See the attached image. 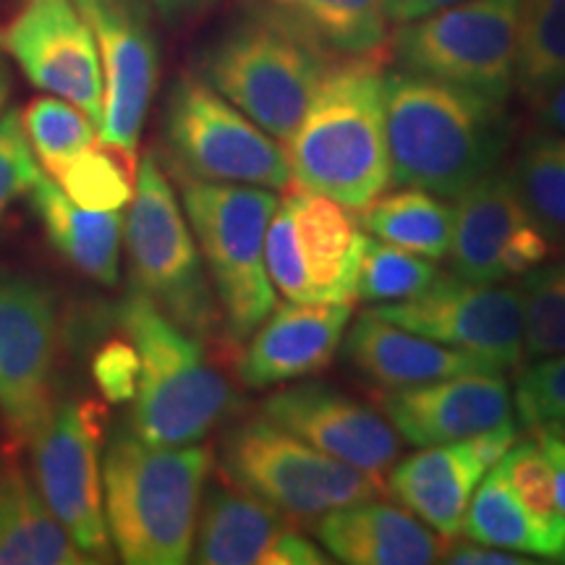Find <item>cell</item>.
<instances>
[{"instance_id": "1", "label": "cell", "mask_w": 565, "mask_h": 565, "mask_svg": "<svg viewBox=\"0 0 565 565\" xmlns=\"http://www.w3.org/2000/svg\"><path fill=\"white\" fill-rule=\"evenodd\" d=\"M385 126L391 181L456 200L500 168L511 141L505 103L404 68L385 76Z\"/></svg>"}, {"instance_id": "2", "label": "cell", "mask_w": 565, "mask_h": 565, "mask_svg": "<svg viewBox=\"0 0 565 565\" xmlns=\"http://www.w3.org/2000/svg\"><path fill=\"white\" fill-rule=\"evenodd\" d=\"M385 76L380 53L333 61L286 141L296 189L330 196L353 212L385 194L393 183Z\"/></svg>"}, {"instance_id": "3", "label": "cell", "mask_w": 565, "mask_h": 565, "mask_svg": "<svg viewBox=\"0 0 565 565\" xmlns=\"http://www.w3.org/2000/svg\"><path fill=\"white\" fill-rule=\"evenodd\" d=\"M212 454L196 445H152L116 429L103 458L105 519L116 553L129 565L192 561Z\"/></svg>"}, {"instance_id": "4", "label": "cell", "mask_w": 565, "mask_h": 565, "mask_svg": "<svg viewBox=\"0 0 565 565\" xmlns=\"http://www.w3.org/2000/svg\"><path fill=\"white\" fill-rule=\"evenodd\" d=\"M118 324L139 353V385L129 427L152 445H196L236 412L238 398L204 356L200 335L168 317L145 291L129 288Z\"/></svg>"}, {"instance_id": "5", "label": "cell", "mask_w": 565, "mask_h": 565, "mask_svg": "<svg viewBox=\"0 0 565 565\" xmlns=\"http://www.w3.org/2000/svg\"><path fill=\"white\" fill-rule=\"evenodd\" d=\"M335 58L265 6L212 42L202 58V79L259 129L288 141Z\"/></svg>"}, {"instance_id": "6", "label": "cell", "mask_w": 565, "mask_h": 565, "mask_svg": "<svg viewBox=\"0 0 565 565\" xmlns=\"http://www.w3.org/2000/svg\"><path fill=\"white\" fill-rule=\"evenodd\" d=\"M212 288L233 341H246L275 309V286L265 263V238L278 210L273 189L175 175Z\"/></svg>"}, {"instance_id": "7", "label": "cell", "mask_w": 565, "mask_h": 565, "mask_svg": "<svg viewBox=\"0 0 565 565\" xmlns=\"http://www.w3.org/2000/svg\"><path fill=\"white\" fill-rule=\"evenodd\" d=\"M131 286L145 291L189 333L207 338L223 324L221 303L210 286L192 225L181 212L158 154L147 152L137 166V183L124 217Z\"/></svg>"}, {"instance_id": "8", "label": "cell", "mask_w": 565, "mask_h": 565, "mask_svg": "<svg viewBox=\"0 0 565 565\" xmlns=\"http://www.w3.org/2000/svg\"><path fill=\"white\" fill-rule=\"evenodd\" d=\"M217 466L225 482L257 494L291 521H317L383 490L380 477L322 454L265 414L225 433Z\"/></svg>"}, {"instance_id": "9", "label": "cell", "mask_w": 565, "mask_h": 565, "mask_svg": "<svg viewBox=\"0 0 565 565\" xmlns=\"http://www.w3.org/2000/svg\"><path fill=\"white\" fill-rule=\"evenodd\" d=\"M166 158L186 179L291 186L286 147L194 74L181 76L168 95Z\"/></svg>"}, {"instance_id": "10", "label": "cell", "mask_w": 565, "mask_h": 565, "mask_svg": "<svg viewBox=\"0 0 565 565\" xmlns=\"http://www.w3.org/2000/svg\"><path fill=\"white\" fill-rule=\"evenodd\" d=\"M519 9L521 0H466L398 24L395 63L505 103L515 89Z\"/></svg>"}, {"instance_id": "11", "label": "cell", "mask_w": 565, "mask_h": 565, "mask_svg": "<svg viewBox=\"0 0 565 565\" xmlns=\"http://www.w3.org/2000/svg\"><path fill=\"white\" fill-rule=\"evenodd\" d=\"M100 416L89 401H55L30 440L34 482L89 563L113 561L105 519Z\"/></svg>"}, {"instance_id": "12", "label": "cell", "mask_w": 565, "mask_h": 565, "mask_svg": "<svg viewBox=\"0 0 565 565\" xmlns=\"http://www.w3.org/2000/svg\"><path fill=\"white\" fill-rule=\"evenodd\" d=\"M374 315L437 343L482 353L503 366L524 359V291L513 286L437 275L406 301L377 303Z\"/></svg>"}, {"instance_id": "13", "label": "cell", "mask_w": 565, "mask_h": 565, "mask_svg": "<svg viewBox=\"0 0 565 565\" xmlns=\"http://www.w3.org/2000/svg\"><path fill=\"white\" fill-rule=\"evenodd\" d=\"M58 315L53 294L30 275L0 270V416L30 443L55 404Z\"/></svg>"}, {"instance_id": "14", "label": "cell", "mask_w": 565, "mask_h": 565, "mask_svg": "<svg viewBox=\"0 0 565 565\" xmlns=\"http://www.w3.org/2000/svg\"><path fill=\"white\" fill-rule=\"evenodd\" d=\"M458 200L448 254L458 278L500 282L545 265L553 242L529 212L511 168H494Z\"/></svg>"}, {"instance_id": "15", "label": "cell", "mask_w": 565, "mask_h": 565, "mask_svg": "<svg viewBox=\"0 0 565 565\" xmlns=\"http://www.w3.org/2000/svg\"><path fill=\"white\" fill-rule=\"evenodd\" d=\"M103 63L100 141L137 162L141 124L158 89L160 58L147 0H74Z\"/></svg>"}, {"instance_id": "16", "label": "cell", "mask_w": 565, "mask_h": 565, "mask_svg": "<svg viewBox=\"0 0 565 565\" xmlns=\"http://www.w3.org/2000/svg\"><path fill=\"white\" fill-rule=\"evenodd\" d=\"M0 47L34 87L76 105L100 129L103 63L95 34L74 0H21V9L0 32Z\"/></svg>"}, {"instance_id": "17", "label": "cell", "mask_w": 565, "mask_h": 565, "mask_svg": "<svg viewBox=\"0 0 565 565\" xmlns=\"http://www.w3.org/2000/svg\"><path fill=\"white\" fill-rule=\"evenodd\" d=\"M263 414L322 454L366 475H387L401 458V435L385 414L324 383H299L273 393Z\"/></svg>"}, {"instance_id": "18", "label": "cell", "mask_w": 565, "mask_h": 565, "mask_svg": "<svg viewBox=\"0 0 565 565\" xmlns=\"http://www.w3.org/2000/svg\"><path fill=\"white\" fill-rule=\"evenodd\" d=\"M192 561L202 565H324L330 557L278 508L236 484L202 498Z\"/></svg>"}, {"instance_id": "19", "label": "cell", "mask_w": 565, "mask_h": 565, "mask_svg": "<svg viewBox=\"0 0 565 565\" xmlns=\"http://www.w3.org/2000/svg\"><path fill=\"white\" fill-rule=\"evenodd\" d=\"M395 433L414 448L456 443L513 419L511 387L498 372H469L380 395Z\"/></svg>"}, {"instance_id": "20", "label": "cell", "mask_w": 565, "mask_h": 565, "mask_svg": "<svg viewBox=\"0 0 565 565\" xmlns=\"http://www.w3.org/2000/svg\"><path fill=\"white\" fill-rule=\"evenodd\" d=\"M349 320L351 303H280L249 335L236 364L238 380L263 391L328 370Z\"/></svg>"}, {"instance_id": "21", "label": "cell", "mask_w": 565, "mask_h": 565, "mask_svg": "<svg viewBox=\"0 0 565 565\" xmlns=\"http://www.w3.org/2000/svg\"><path fill=\"white\" fill-rule=\"evenodd\" d=\"M345 359L364 380L383 391L435 383L456 374L505 370L503 364L482 353L454 349L398 328L385 317L374 315L372 309H366L353 322L345 338Z\"/></svg>"}, {"instance_id": "22", "label": "cell", "mask_w": 565, "mask_h": 565, "mask_svg": "<svg viewBox=\"0 0 565 565\" xmlns=\"http://www.w3.org/2000/svg\"><path fill=\"white\" fill-rule=\"evenodd\" d=\"M317 540L349 565H429L443 563L448 540L404 505L370 498L317 519Z\"/></svg>"}, {"instance_id": "23", "label": "cell", "mask_w": 565, "mask_h": 565, "mask_svg": "<svg viewBox=\"0 0 565 565\" xmlns=\"http://www.w3.org/2000/svg\"><path fill=\"white\" fill-rule=\"evenodd\" d=\"M294 221L296 257L312 286L315 303H353L366 238L353 210L324 194L296 189L286 196Z\"/></svg>"}, {"instance_id": "24", "label": "cell", "mask_w": 565, "mask_h": 565, "mask_svg": "<svg viewBox=\"0 0 565 565\" xmlns=\"http://www.w3.org/2000/svg\"><path fill=\"white\" fill-rule=\"evenodd\" d=\"M487 471L490 469L466 437L429 445L404 461L398 458L387 471V490L429 529L454 540L463 532L466 511Z\"/></svg>"}, {"instance_id": "25", "label": "cell", "mask_w": 565, "mask_h": 565, "mask_svg": "<svg viewBox=\"0 0 565 565\" xmlns=\"http://www.w3.org/2000/svg\"><path fill=\"white\" fill-rule=\"evenodd\" d=\"M26 196L55 249L87 278L103 286H116L121 275V210L100 212L82 207L47 173L38 175Z\"/></svg>"}, {"instance_id": "26", "label": "cell", "mask_w": 565, "mask_h": 565, "mask_svg": "<svg viewBox=\"0 0 565 565\" xmlns=\"http://www.w3.org/2000/svg\"><path fill=\"white\" fill-rule=\"evenodd\" d=\"M21 466L0 461V565H87Z\"/></svg>"}, {"instance_id": "27", "label": "cell", "mask_w": 565, "mask_h": 565, "mask_svg": "<svg viewBox=\"0 0 565 565\" xmlns=\"http://www.w3.org/2000/svg\"><path fill=\"white\" fill-rule=\"evenodd\" d=\"M278 13L333 55L380 53L387 42L383 0H265Z\"/></svg>"}, {"instance_id": "28", "label": "cell", "mask_w": 565, "mask_h": 565, "mask_svg": "<svg viewBox=\"0 0 565 565\" xmlns=\"http://www.w3.org/2000/svg\"><path fill=\"white\" fill-rule=\"evenodd\" d=\"M362 225L380 242L422 254L427 259H443L450 254L456 228V207L437 200L427 189L404 186L398 192L380 194L362 210Z\"/></svg>"}, {"instance_id": "29", "label": "cell", "mask_w": 565, "mask_h": 565, "mask_svg": "<svg viewBox=\"0 0 565 565\" xmlns=\"http://www.w3.org/2000/svg\"><path fill=\"white\" fill-rule=\"evenodd\" d=\"M463 534L471 542L503 547L511 553L550 557V561H561L565 553L561 536H555L534 515H529L494 469L479 482L475 498H471L463 519Z\"/></svg>"}, {"instance_id": "30", "label": "cell", "mask_w": 565, "mask_h": 565, "mask_svg": "<svg viewBox=\"0 0 565 565\" xmlns=\"http://www.w3.org/2000/svg\"><path fill=\"white\" fill-rule=\"evenodd\" d=\"M565 82V0H521L515 89L532 108Z\"/></svg>"}, {"instance_id": "31", "label": "cell", "mask_w": 565, "mask_h": 565, "mask_svg": "<svg viewBox=\"0 0 565 565\" xmlns=\"http://www.w3.org/2000/svg\"><path fill=\"white\" fill-rule=\"evenodd\" d=\"M529 212L557 246H565V134L534 129L521 139L511 166Z\"/></svg>"}, {"instance_id": "32", "label": "cell", "mask_w": 565, "mask_h": 565, "mask_svg": "<svg viewBox=\"0 0 565 565\" xmlns=\"http://www.w3.org/2000/svg\"><path fill=\"white\" fill-rule=\"evenodd\" d=\"M45 173L82 207L118 212L134 196L137 162L97 141L45 166Z\"/></svg>"}, {"instance_id": "33", "label": "cell", "mask_w": 565, "mask_h": 565, "mask_svg": "<svg viewBox=\"0 0 565 565\" xmlns=\"http://www.w3.org/2000/svg\"><path fill=\"white\" fill-rule=\"evenodd\" d=\"M435 278V259L387 242L366 238L356 280V299L370 303L406 301L433 286Z\"/></svg>"}, {"instance_id": "34", "label": "cell", "mask_w": 565, "mask_h": 565, "mask_svg": "<svg viewBox=\"0 0 565 565\" xmlns=\"http://www.w3.org/2000/svg\"><path fill=\"white\" fill-rule=\"evenodd\" d=\"M492 469L515 494V500L526 508L529 515H534L542 526L565 542V513L557 503L553 463L536 435L529 440H515L513 448Z\"/></svg>"}, {"instance_id": "35", "label": "cell", "mask_w": 565, "mask_h": 565, "mask_svg": "<svg viewBox=\"0 0 565 565\" xmlns=\"http://www.w3.org/2000/svg\"><path fill=\"white\" fill-rule=\"evenodd\" d=\"M524 353L532 359L565 353V263L524 275Z\"/></svg>"}, {"instance_id": "36", "label": "cell", "mask_w": 565, "mask_h": 565, "mask_svg": "<svg viewBox=\"0 0 565 565\" xmlns=\"http://www.w3.org/2000/svg\"><path fill=\"white\" fill-rule=\"evenodd\" d=\"M21 124L34 154L45 166L100 141L97 124L63 97H34L21 110Z\"/></svg>"}, {"instance_id": "37", "label": "cell", "mask_w": 565, "mask_h": 565, "mask_svg": "<svg viewBox=\"0 0 565 565\" xmlns=\"http://www.w3.org/2000/svg\"><path fill=\"white\" fill-rule=\"evenodd\" d=\"M515 408L521 424L542 429L565 416V353L545 356L524 370L515 387Z\"/></svg>"}, {"instance_id": "38", "label": "cell", "mask_w": 565, "mask_h": 565, "mask_svg": "<svg viewBox=\"0 0 565 565\" xmlns=\"http://www.w3.org/2000/svg\"><path fill=\"white\" fill-rule=\"evenodd\" d=\"M40 173L21 113L6 110L0 116V223L21 194H30Z\"/></svg>"}, {"instance_id": "39", "label": "cell", "mask_w": 565, "mask_h": 565, "mask_svg": "<svg viewBox=\"0 0 565 565\" xmlns=\"http://www.w3.org/2000/svg\"><path fill=\"white\" fill-rule=\"evenodd\" d=\"M92 374H95L97 387H100L110 404L134 401L139 385V353L134 349L129 338H126V341L105 343L103 349L95 353Z\"/></svg>"}, {"instance_id": "40", "label": "cell", "mask_w": 565, "mask_h": 565, "mask_svg": "<svg viewBox=\"0 0 565 565\" xmlns=\"http://www.w3.org/2000/svg\"><path fill=\"white\" fill-rule=\"evenodd\" d=\"M443 563L454 565H534V557H524V553H511V550L482 545V542H463L445 550Z\"/></svg>"}, {"instance_id": "41", "label": "cell", "mask_w": 565, "mask_h": 565, "mask_svg": "<svg viewBox=\"0 0 565 565\" xmlns=\"http://www.w3.org/2000/svg\"><path fill=\"white\" fill-rule=\"evenodd\" d=\"M385 3V13L393 24H406V21L422 19L427 13L443 11L448 6L456 3H466V0H383Z\"/></svg>"}, {"instance_id": "42", "label": "cell", "mask_w": 565, "mask_h": 565, "mask_svg": "<svg viewBox=\"0 0 565 565\" xmlns=\"http://www.w3.org/2000/svg\"><path fill=\"white\" fill-rule=\"evenodd\" d=\"M534 435L542 443V448H545L550 463H553L557 503H561V511L565 513V440L561 435L550 433V429H534Z\"/></svg>"}, {"instance_id": "43", "label": "cell", "mask_w": 565, "mask_h": 565, "mask_svg": "<svg viewBox=\"0 0 565 565\" xmlns=\"http://www.w3.org/2000/svg\"><path fill=\"white\" fill-rule=\"evenodd\" d=\"M540 113L542 124L565 134V82H561L553 92H550L547 100L540 105Z\"/></svg>"}, {"instance_id": "44", "label": "cell", "mask_w": 565, "mask_h": 565, "mask_svg": "<svg viewBox=\"0 0 565 565\" xmlns=\"http://www.w3.org/2000/svg\"><path fill=\"white\" fill-rule=\"evenodd\" d=\"M152 3L158 6L162 17L175 21V19H186L192 17V13L204 11L210 3H215V0H152Z\"/></svg>"}, {"instance_id": "45", "label": "cell", "mask_w": 565, "mask_h": 565, "mask_svg": "<svg viewBox=\"0 0 565 565\" xmlns=\"http://www.w3.org/2000/svg\"><path fill=\"white\" fill-rule=\"evenodd\" d=\"M11 95V74H9V66H6L3 55H0V113H3V105L9 100Z\"/></svg>"}, {"instance_id": "46", "label": "cell", "mask_w": 565, "mask_h": 565, "mask_svg": "<svg viewBox=\"0 0 565 565\" xmlns=\"http://www.w3.org/2000/svg\"><path fill=\"white\" fill-rule=\"evenodd\" d=\"M542 429H550V433L561 435V437H563V440H565V416H563V419H561V422L550 424V427H542ZM532 433H534V429H532Z\"/></svg>"}, {"instance_id": "47", "label": "cell", "mask_w": 565, "mask_h": 565, "mask_svg": "<svg viewBox=\"0 0 565 565\" xmlns=\"http://www.w3.org/2000/svg\"><path fill=\"white\" fill-rule=\"evenodd\" d=\"M561 561H563V563H565V553H563V557H561Z\"/></svg>"}]
</instances>
